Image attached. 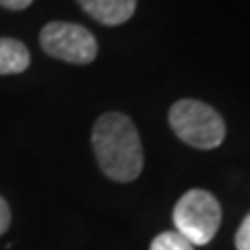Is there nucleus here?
Masks as SVG:
<instances>
[{"label": "nucleus", "mask_w": 250, "mask_h": 250, "mask_svg": "<svg viewBox=\"0 0 250 250\" xmlns=\"http://www.w3.org/2000/svg\"><path fill=\"white\" fill-rule=\"evenodd\" d=\"M40 46L46 54L73 65H88L98 54V44L92 31L67 21L46 23L40 31Z\"/></svg>", "instance_id": "nucleus-4"}, {"label": "nucleus", "mask_w": 250, "mask_h": 250, "mask_svg": "<svg viewBox=\"0 0 250 250\" xmlns=\"http://www.w3.org/2000/svg\"><path fill=\"white\" fill-rule=\"evenodd\" d=\"M169 125L184 144L198 150H213L225 140V121L213 106L184 98L169 108Z\"/></svg>", "instance_id": "nucleus-2"}, {"label": "nucleus", "mask_w": 250, "mask_h": 250, "mask_svg": "<svg viewBox=\"0 0 250 250\" xmlns=\"http://www.w3.org/2000/svg\"><path fill=\"white\" fill-rule=\"evenodd\" d=\"M175 231L192 246H205L221 225V205L207 190H188L173 208Z\"/></svg>", "instance_id": "nucleus-3"}, {"label": "nucleus", "mask_w": 250, "mask_h": 250, "mask_svg": "<svg viewBox=\"0 0 250 250\" xmlns=\"http://www.w3.org/2000/svg\"><path fill=\"white\" fill-rule=\"evenodd\" d=\"M34 0H0V6L9 11H25L27 6H31Z\"/></svg>", "instance_id": "nucleus-10"}, {"label": "nucleus", "mask_w": 250, "mask_h": 250, "mask_svg": "<svg viewBox=\"0 0 250 250\" xmlns=\"http://www.w3.org/2000/svg\"><path fill=\"white\" fill-rule=\"evenodd\" d=\"M29 62L31 57L25 44L15 38H0V75L23 73Z\"/></svg>", "instance_id": "nucleus-6"}, {"label": "nucleus", "mask_w": 250, "mask_h": 250, "mask_svg": "<svg viewBox=\"0 0 250 250\" xmlns=\"http://www.w3.org/2000/svg\"><path fill=\"white\" fill-rule=\"evenodd\" d=\"M92 148L100 171L113 182L129 184L142 173V140L127 115L115 111L100 115L92 127Z\"/></svg>", "instance_id": "nucleus-1"}, {"label": "nucleus", "mask_w": 250, "mask_h": 250, "mask_svg": "<svg viewBox=\"0 0 250 250\" xmlns=\"http://www.w3.org/2000/svg\"><path fill=\"white\" fill-rule=\"evenodd\" d=\"M236 250H250V215H246L236 231Z\"/></svg>", "instance_id": "nucleus-8"}, {"label": "nucleus", "mask_w": 250, "mask_h": 250, "mask_svg": "<svg viewBox=\"0 0 250 250\" xmlns=\"http://www.w3.org/2000/svg\"><path fill=\"white\" fill-rule=\"evenodd\" d=\"M9 225H11V208L6 205V200L0 196V236L9 229Z\"/></svg>", "instance_id": "nucleus-9"}, {"label": "nucleus", "mask_w": 250, "mask_h": 250, "mask_svg": "<svg viewBox=\"0 0 250 250\" xmlns=\"http://www.w3.org/2000/svg\"><path fill=\"white\" fill-rule=\"evenodd\" d=\"M150 250H194V246L177 231H163L152 240Z\"/></svg>", "instance_id": "nucleus-7"}, {"label": "nucleus", "mask_w": 250, "mask_h": 250, "mask_svg": "<svg viewBox=\"0 0 250 250\" xmlns=\"http://www.w3.org/2000/svg\"><path fill=\"white\" fill-rule=\"evenodd\" d=\"M77 2L94 21L115 27L134 17L138 0H77Z\"/></svg>", "instance_id": "nucleus-5"}]
</instances>
